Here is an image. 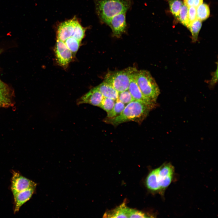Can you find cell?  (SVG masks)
<instances>
[{"label": "cell", "instance_id": "1", "mask_svg": "<svg viewBox=\"0 0 218 218\" xmlns=\"http://www.w3.org/2000/svg\"><path fill=\"white\" fill-rule=\"evenodd\" d=\"M154 107L141 101L134 100L127 104L118 116L104 122L117 126L123 123L133 121L140 124Z\"/></svg>", "mask_w": 218, "mask_h": 218}, {"label": "cell", "instance_id": "2", "mask_svg": "<svg viewBox=\"0 0 218 218\" xmlns=\"http://www.w3.org/2000/svg\"><path fill=\"white\" fill-rule=\"evenodd\" d=\"M96 11L100 22L107 24L114 16L126 13L131 7L132 0H94Z\"/></svg>", "mask_w": 218, "mask_h": 218}, {"label": "cell", "instance_id": "3", "mask_svg": "<svg viewBox=\"0 0 218 218\" xmlns=\"http://www.w3.org/2000/svg\"><path fill=\"white\" fill-rule=\"evenodd\" d=\"M136 78L137 85L144 95L156 103L160 93V90L150 72L145 70H137Z\"/></svg>", "mask_w": 218, "mask_h": 218}, {"label": "cell", "instance_id": "4", "mask_svg": "<svg viewBox=\"0 0 218 218\" xmlns=\"http://www.w3.org/2000/svg\"><path fill=\"white\" fill-rule=\"evenodd\" d=\"M137 70L129 67L123 70L109 72L104 81L111 85L119 93L128 90L131 79Z\"/></svg>", "mask_w": 218, "mask_h": 218}, {"label": "cell", "instance_id": "5", "mask_svg": "<svg viewBox=\"0 0 218 218\" xmlns=\"http://www.w3.org/2000/svg\"><path fill=\"white\" fill-rule=\"evenodd\" d=\"M11 188L13 194L30 188L36 187L37 184L22 176L19 173L12 171Z\"/></svg>", "mask_w": 218, "mask_h": 218}, {"label": "cell", "instance_id": "6", "mask_svg": "<svg viewBox=\"0 0 218 218\" xmlns=\"http://www.w3.org/2000/svg\"><path fill=\"white\" fill-rule=\"evenodd\" d=\"M106 24L111 28L114 37H120L127 29L126 13H121L114 16Z\"/></svg>", "mask_w": 218, "mask_h": 218}, {"label": "cell", "instance_id": "7", "mask_svg": "<svg viewBox=\"0 0 218 218\" xmlns=\"http://www.w3.org/2000/svg\"><path fill=\"white\" fill-rule=\"evenodd\" d=\"M57 61L60 66H67L71 61L72 53L68 48L64 42L57 40L55 48Z\"/></svg>", "mask_w": 218, "mask_h": 218}, {"label": "cell", "instance_id": "8", "mask_svg": "<svg viewBox=\"0 0 218 218\" xmlns=\"http://www.w3.org/2000/svg\"><path fill=\"white\" fill-rule=\"evenodd\" d=\"M158 180L161 190L164 189L170 185L174 171V167L170 163L159 167Z\"/></svg>", "mask_w": 218, "mask_h": 218}, {"label": "cell", "instance_id": "9", "mask_svg": "<svg viewBox=\"0 0 218 218\" xmlns=\"http://www.w3.org/2000/svg\"><path fill=\"white\" fill-rule=\"evenodd\" d=\"M78 21L75 19H72L61 23L57 31V39L64 42L71 36L74 28Z\"/></svg>", "mask_w": 218, "mask_h": 218}, {"label": "cell", "instance_id": "10", "mask_svg": "<svg viewBox=\"0 0 218 218\" xmlns=\"http://www.w3.org/2000/svg\"><path fill=\"white\" fill-rule=\"evenodd\" d=\"M103 98V96L95 87L80 97L78 100L77 104L87 103L99 107Z\"/></svg>", "mask_w": 218, "mask_h": 218}, {"label": "cell", "instance_id": "11", "mask_svg": "<svg viewBox=\"0 0 218 218\" xmlns=\"http://www.w3.org/2000/svg\"><path fill=\"white\" fill-rule=\"evenodd\" d=\"M136 72L134 74L131 79L128 90L134 100L142 101L155 107L156 103L152 102L146 97L140 89L136 80Z\"/></svg>", "mask_w": 218, "mask_h": 218}, {"label": "cell", "instance_id": "12", "mask_svg": "<svg viewBox=\"0 0 218 218\" xmlns=\"http://www.w3.org/2000/svg\"><path fill=\"white\" fill-rule=\"evenodd\" d=\"M36 187L30 188L13 194L15 213L18 212L21 206L31 199L35 191Z\"/></svg>", "mask_w": 218, "mask_h": 218}, {"label": "cell", "instance_id": "13", "mask_svg": "<svg viewBox=\"0 0 218 218\" xmlns=\"http://www.w3.org/2000/svg\"><path fill=\"white\" fill-rule=\"evenodd\" d=\"M96 88L104 97L117 100L118 97L119 92L110 84L103 81Z\"/></svg>", "mask_w": 218, "mask_h": 218}, {"label": "cell", "instance_id": "14", "mask_svg": "<svg viewBox=\"0 0 218 218\" xmlns=\"http://www.w3.org/2000/svg\"><path fill=\"white\" fill-rule=\"evenodd\" d=\"M159 167L152 171L149 174L146 180L147 188L153 191H157L161 190L158 180V174Z\"/></svg>", "mask_w": 218, "mask_h": 218}, {"label": "cell", "instance_id": "15", "mask_svg": "<svg viewBox=\"0 0 218 218\" xmlns=\"http://www.w3.org/2000/svg\"><path fill=\"white\" fill-rule=\"evenodd\" d=\"M128 207L124 203L109 212L105 213L103 217L111 218H128L127 214Z\"/></svg>", "mask_w": 218, "mask_h": 218}, {"label": "cell", "instance_id": "16", "mask_svg": "<svg viewBox=\"0 0 218 218\" xmlns=\"http://www.w3.org/2000/svg\"><path fill=\"white\" fill-rule=\"evenodd\" d=\"M13 104L8 89L0 90V108L8 107Z\"/></svg>", "mask_w": 218, "mask_h": 218}, {"label": "cell", "instance_id": "17", "mask_svg": "<svg viewBox=\"0 0 218 218\" xmlns=\"http://www.w3.org/2000/svg\"><path fill=\"white\" fill-rule=\"evenodd\" d=\"M202 25L201 21L197 19L189 25L187 27L191 33L193 42H195L197 41Z\"/></svg>", "mask_w": 218, "mask_h": 218}, {"label": "cell", "instance_id": "18", "mask_svg": "<svg viewBox=\"0 0 218 218\" xmlns=\"http://www.w3.org/2000/svg\"><path fill=\"white\" fill-rule=\"evenodd\" d=\"M197 19L202 21L207 19L210 15L209 6L205 3H202L196 8Z\"/></svg>", "mask_w": 218, "mask_h": 218}, {"label": "cell", "instance_id": "19", "mask_svg": "<svg viewBox=\"0 0 218 218\" xmlns=\"http://www.w3.org/2000/svg\"><path fill=\"white\" fill-rule=\"evenodd\" d=\"M125 104L118 99L115 101L114 107L111 110L107 113L106 119H111L118 116L122 111L125 107Z\"/></svg>", "mask_w": 218, "mask_h": 218}, {"label": "cell", "instance_id": "20", "mask_svg": "<svg viewBox=\"0 0 218 218\" xmlns=\"http://www.w3.org/2000/svg\"><path fill=\"white\" fill-rule=\"evenodd\" d=\"M188 13V7L183 4L180 8L177 18L181 23L187 28L189 24Z\"/></svg>", "mask_w": 218, "mask_h": 218}, {"label": "cell", "instance_id": "21", "mask_svg": "<svg viewBox=\"0 0 218 218\" xmlns=\"http://www.w3.org/2000/svg\"><path fill=\"white\" fill-rule=\"evenodd\" d=\"M64 42L72 53L76 52L80 46V41L72 37L67 38Z\"/></svg>", "mask_w": 218, "mask_h": 218}, {"label": "cell", "instance_id": "22", "mask_svg": "<svg viewBox=\"0 0 218 218\" xmlns=\"http://www.w3.org/2000/svg\"><path fill=\"white\" fill-rule=\"evenodd\" d=\"M168 2L171 12L177 18L182 2L180 0H168Z\"/></svg>", "mask_w": 218, "mask_h": 218}, {"label": "cell", "instance_id": "23", "mask_svg": "<svg viewBox=\"0 0 218 218\" xmlns=\"http://www.w3.org/2000/svg\"><path fill=\"white\" fill-rule=\"evenodd\" d=\"M85 29L78 22L75 26L72 37L81 41L85 35Z\"/></svg>", "mask_w": 218, "mask_h": 218}, {"label": "cell", "instance_id": "24", "mask_svg": "<svg viewBox=\"0 0 218 218\" xmlns=\"http://www.w3.org/2000/svg\"><path fill=\"white\" fill-rule=\"evenodd\" d=\"M115 101L111 98L104 97L99 107L107 113L113 109Z\"/></svg>", "mask_w": 218, "mask_h": 218}, {"label": "cell", "instance_id": "25", "mask_svg": "<svg viewBox=\"0 0 218 218\" xmlns=\"http://www.w3.org/2000/svg\"><path fill=\"white\" fill-rule=\"evenodd\" d=\"M118 99L124 104L134 100L128 90L119 92Z\"/></svg>", "mask_w": 218, "mask_h": 218}, {"label": "cell", "instance_id": "26", "mask_svg": "<svg viewBox=\"0 0 218 218\" xmlns=\"http://www.w3.org/2000/svg\"><path fill=\"white\" fill-rule=\"evenodd\" d=\"M127 213L128 218L147 217L146 214L142 212L128 208Z\"/></svg>", "mask_w": 218, "mask_h": 218}, {"label": "cell", "instance_id": "27", "mask_svg": "<svg viewBox=\"0 0 218 218\" xmlns=\"http://www.w3.org/2000/svg\"><path fill=\"white\" fill-rule=\"evenodd\" d=\"M188 15L189 26L191 23L197 19L196 8L193 6L188 8Z\"/></svg>", "mask_w": 218, "mask_h": 218}, {"label": "cell", "instance_id": "28", "mask_svg": "<svg viewBox=\"0 0 218 218\" xmlns=\"http://www.w3.org/2000/svg\"><path fill=\"white\" fill-rule=\"evenodd\" d=\"M217 80V68L216 70L214 72L211 80L210 81V84L211 86H213L215 84Z\"/></svg>", "mask_w": 218, "mask_h": 218}, {"label": "cell", "instance_id": "29", "mask_svg": "<svg viewBox=\"0 0 218 218\" xmlns=\"http://www.w3.org/2000/svg\"><path fill=\"white\" fill-rule=\"evenodd\" d=\"M184 5L188 8L193 6V0H183Z\"/></svg>", "mask_w": 218, "mask_h": 218}, {"label": "cell", "instance_id": "30", "mask_svg": "<svg viewBox=\"0 0 218 218\" xmlns=\"http://www.w3.org/2000/svg\"><path fill=\"white\" fill-rule=\"evenodd\" d=\"M203 0H193V6L197 8L199 5L203 3Z\"/></svg>", "mask_w": 218, "mask_h": 218}, {"label": "cell", "instance_id": "31", "mask_svg": "<svg viewBox=\"0 0 218 218\" xmlns=\"http://www.w3.org/2000/svg\"><path fill=\"white\" fill-rule=\"evenodd\" d=\"M8 88L7 85L0 80V90L5 89Z\"/></svg>", "mask_w": 218, "mask_h": 218}, {"label": "cell", "instance_id": "32", "mask_svg": "<svg viewBox=\"0 0 218 218\" xmlns=\"http://www.w3.org/2000/svg\"><path fill=\"white\" fill-rule=\"evenodd\" d=\"M1 53V51L0 50V54Z\"/></svg>", "mask_w": 218, "mask_h": 218}]
</instances>
